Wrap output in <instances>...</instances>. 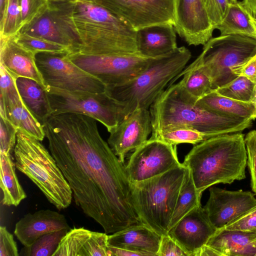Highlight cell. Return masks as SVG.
Instances as JSON below:
<instances>
[{
    "label": "cell",
    "instance_id": "50",
    "mask_svg": "<svg viewBox=\"0 0 256 256\" xmlns=\"http://www.w3.org/2000/svg\"><path fill=\"white\" fill-rule=\"evenodd\" d=\"M48 0L50 2H56L64 1V0Z\"/></svg>",
    "mask_w": 256,
    "mask_h": 256
},
{
    "label": "cell",
    "instance_id": "37",
    "mask_svg": "<svg viewBox=\"0 0 256 256\" xmlns=\"http://www.w3.org/2000/svg\"><path fill=\"white\" fill-rule=\"evenodd\" d=\"M0 115L6 118V107L18 104L22 100L18 90L16 80L0 64Z\"/></svg>",
    "mask_w": 256,
    "mask_h": 256
},
{
    "label": "cell",
    "instance_id": "39",
    "mask_svg": "<svg viewBox=\"0 0 256 256\" xmlns=\"http://www.w3.org/2000/svg\"><path fill=\"white\" fill-rule=\"evenodd\" d=\"M18 130L8 120L0 117V152L10 154L14 151Z\"/></svg>",
    "mask_w": 256,
    "mask_h": 256
},
{
    "label": "cell",
    "instance_id": "9",
    "mask_svg": "<svg viewBox=\"0 0 256 256\" xmlns=\"http://www.w3.org/2000/svg\"><path fill=\"white\" fill-rule=\"evenodd\" d=\"M52 114L85 115L102 124L110 133L122 121V107L106 92L72 91L46 86Z\"/></svg>",
    "mask_w": 256,
    "mask_h": 256
},
{
    "label": "cell",
    "instance_id": "27",
    "mask_svg": "<svg viewBox=\"0 0 256 256\" xmlns=\"http://www.w3.org/2000/svg\"><path fill=\"white\" fill-rule=\"evenodd\" d=\"M16 83L27 108L42 124L52 114L45 88L36 81L26 78H18Z\"/></svg>",
    "mask_w": 256,
    "mask_h": 256
},
{
    "label": "cell",
    "instance_id": "5",
    "mask_svg": "<svg viewBox=\"0 0 256 256\" xmlns=\"http://www.w3.org/2000/svg\"><path fill=\"white\" fill-rule=\"evenodd\" d=\"M185 46L154 58L135 77L121 84L106 86V94L122 107V120L138 108L149 109L170 82L180 74L190 59Z\"/></svg>",
    "mask_w": 256,
    "mask_h": 256
},
{
    "label": "cell",
    "instance_id": "30",
    "mask_svg": "<svg viewBox=\"0 0 256 256\" xmlns=\"http://www.w3.org/2000/svg\"><path fill=\"white\" fill-rule=\"evenodd\" d=\"M6 118L20 130L42 142L46 137L43 124L22 102L6 107Z\"/></svg>",
    "mask_w": 256,
    "mask_h": 256
},
{
    "label": "cell",
    "instance_id": "51",
    "mask_svg": "<svg viewBox=\"0 0 256 256\" xmlns=\"http://www.w3.org/2000/svg\"><path fill=\"white\" fill-rule=\"evenodd\" d=\"M229 3H233L236 2L238 0H228Z\"/></svg>",
    "mask_w": 256,
    "mask_h": 256
},
{
    "label": "cell",
    "instance_id": "22",
    "mask_svg": "<svg viewBox=\"0 0 256 256\" xmlns=\"http://www.w3.org/2000/svg\"><path fill=\"white\" fill-rule=\"evenodd\" d=\"M161 236L142 224L131 225L108 236V246L138 253L157 256Z\"/></svg>",
    "mask_w": 256,
    "mask_h": 256
},
{
    "label": "cell",
    "instance_id": "26",
    "mask_svg": "<svg viewBox=\"0 0 256 256\" xmlns=\"http://www.w3.org/2000/svg\"><path fill=\"white\" fill-rule=\"evenodd\" d=\"M220 35L238 34L256 38V20L242 2L229 3L222 22L216 27Z\"/></svg>",
    "mask_w": 256,
    "mask_h": 256
},
{
    "label": "cell",
    "instance_id": "11",
    "mask_svg": "<svg viewBox=\"0 0 256 256\" xmlns=\"http://www.w3.org/2000/svg\"><path fill=\"white\" fill-rule=\"evenodd\" d=\"M66 54L42 52L36 55L46 86L96 94L106 92L105 84L72 62Z\"/></svg>",
    "mask_w": 256,
    "mask_h": 256
},
{
    "label": "cell",
    "instance_id": "34",
    "mask_svg": "<svg viewBox=\"0 0 256 256\" xmlns=\"http://www.w3.org/2000/svg\"><path fill=\"white\" fill-rule=\"evenodd\" d=\"M62 229L47 233L30 246H24L19 254L22 256H52L62 238L69 230Z\"/></svg>",
    "mask_w": 256,
    "mask_h": 256
},
{
    "label": "cell",
    "instance_id": "7",
    "mask_svg": "<svg viewBox=\"0 0 256 256\" xmlns=\"http://www.w3.org/2000/svg\"><path fill=\"white\" fill-rule=\"evenodd\" d=\"M182 164L156 176L131 183V200L140 223L160 236L168 234L184 181Z\"/></svg>",
    "mask_w": 256,
    "mask_h": 256
},
{
    "label": "cell",
    "instance_id": "35",
    "mask_svg": "<svg viewBox=\"0 0 256 256\" xmlns=\"http://www.w3.org/2000/svg\"><path fill=\"white\" fill-rule=\"evenodd\" d=\"M22 27L20 0H8L4 14L0 18V38L16 36Z\"/></svg>",
    "mask_w": 256,
    "mask_h": 256
},
{
    "label": "cell",
    "instance_id": "10",
    "mask_svg": "<svg viewBox=\"0 0 256 256\" xmlns=\"http://www.w3.org/2000/svg\"><path fill=\"white\" fill-rule=\"evenodd\" d=\"M66 56L106 86L121 84L135 77L147 68L154 58L140 54H99L78 52H71Z\"/></svg>",
    "mask_w": 256,
    "mask_h": 256
},
{
    "label": "cell",
    "instance_id": "29",
    "mask_svg": "<svg viewBox=\"0 0 256 256\" xmlns=\"http://www.w3.org/2000/svg\"><path fill=\"white\" fill-rule=\"evenodd\" d=\"M182 76V78L179 82L190 94L198 100L213 90L211 80L204 70L200 54L188 66L173 79L168 86L174 84L178 78Z\"/></svg>",
    "mask_w": 256,
    "mask_h": 256
},
{
    "label": "cell",
    "instance_id": "18",
    "mask_svg": "<svg viewBox=\"0 0 256 256\" xmlns=\"http://www.w3.org/2000/svg\"><path fill=\"white\" fill-rule=\"evenodd\" d=\"M152 132L150 110L138 108L124 118L110 132L108 143L124 164L126 154L144 144Z\"/></svg>",
    "mask_w": 256,
    "mask_h": 256
},
{
    "label": "cell",
    "instance_id": "38",
    "mask_svg": "<svg viewBox=\"0 0 256 256\" xmlns=\"http://www.w3.org/2000/svg\"><path fill=\"white\" fill-rule=\"evenodd\" d=\"M49 2L48 0H20L22 27L40 16L48 8Z\"/></svg>",
    "mask_w": 256,
    "mask_h": 256
},
{
    "label": "cell",
    "instance_id": "14",
    "mask_svg": "<svg viewBox=\"0 0 256 256\" xmlns=\"http://www.w3.org/2000/svg\"><path fill=\"white\" fill-rule=\"evenodd\" d=\"M181 164L176 146L150 138L134 150L126 170L130 182L136 183L161 174Z\"/></svg>",
    "mask_w": 256,
    "mask_h": 256
},
{
    "label": "cell",
    "instance_id": "17",
    "mask_svg": "<svg viewBox=\"0 0 256 256\" xmlns=\"http://www.w3.org/2000/svg\"><path fill=\"white\" fill-rule=\"evenodd\" d=\"M218 230L200 206L182 217L168 234L188 256H198L201 248Z\"/></svg>",
    "mask_w": 256,
    "mask_h": 256
},
{
    "label": "cell",
    "instance_id": "3",
    "mask_svg": "<svg viewBox=\"0 0 256 256\" xmlns=\"http://www.w3.org/2000/svg\"><path fill=\"white\" fill-rule=\"evenodd\" d=\"M182 164L190 170L201 194L212 185L244 179L247 164L244 136L240 132L208 138L194 145Z\"/></svg>",
    "mask_w": 256,
    "mask_h": 256
},
{
    "label": "cell",
    "instance_id": "31",
    "mask_svg": "<svg viewBox=\"0 0 256 256\" xmlns=\"http://www.w3.org/2000/svg\"><path fill=\"white\" fill-rule=\"evenodd\" d=\"M186 168L184 178L170 224L168 230L190 210L201 206L202 194L198 192L196 188L190 170L188 168Z\"/></svg>",
    "mask_w": 256,
    "mask_h": 256
},
{
    "label": "cell",
    "instance_id": "36",
    "mask_svg": "<svg viewBox=\"0 0 256 256\" xmlns=\"http://www.w3.org/2000/svg\"><path fill=\"white\" fill-rule=\"evenodd\" d=\"M16 41L26 50L37 54L42 52L68 54L67 47L46 39L18 32L14 36Z\"/></svg>",
    "mask_w": 256,
    "mask_h": 256
},
{
    "label": "cell",
    "instance_id": "2",
    "mask_svg": "<svg viewBox=\"0 0 256 256\" xmlns=\"http://www.w3.org/2000/svg\"><path fill=\"white\" fill-rule=\"evenodd\" d=\"M180 82L169 85L150 107L152 134L171 128L196 129L209 138L250 128L252 120L237 118L209 111L198 103Z\"/></svg>",
    "mask_w": 256,
    "mask_h": 256
},
{
    "label": "cell",
    "instance_id": "13",
    "mask_svg": "<svg viewBox=\"0 0 256 256\" xmlns=\"http://www.w3.org/2000/svg\"><path fill=\"white\" fill-rule=\"evenodd\" d=\"M108 10L136 30L154 25L174 26V0H86Z\"/></svg>",
    "mask_w": 256,
    "mask_h": 256
},
{
    "label": "cell",
    "instance_id": "47",
    "mask_svg": "<svg viewBox=\"0 0 256 256\" xmlns=\"http://www.w3.org/2000/svg\"><path fill=\"white\" fill-rule=\"evenodd\" d=\"M198 256H222V254L212 248L206 244L199 252Z\"/></svg>",
    "mask_w": 256,
    "mask_h": 256
},
{
    "label": "cell",
    "instance_id": "1",
    "mask_svg": "<svg viewBox=\"0 0 256 256\" xmlns=\"http://www.w3.org/2000/svg\"><path fill=\"white\" fill-rule=\"evenodd\" d=\"M96 121L67 113L52 114L42 124L49 150L76 204L106 234L114 233L141 223L126 166L100 136Z\"/></svg>",
    "mask_w": 256,
    "mask_h": 256
},
{
    "label": "cell",
    "instance_id": "54",
    "mask_svg": "<svg viewBox=\"0 0 256 256\" xmlns=\"http://www.w3.org/2000/svg\"></svg>",
    "mask_w": 256,
    "mask_h": 256
},
{
    "label": "cell",
    "instance_id": "41",
    "mask_svg": "<svg viewBox=\"0 0 256 256\" xmlns=\"http://www.w3.org/2000/svg\"><path fill=\"white\" fill-rule=\"evenodd\" d=\"M210 22L215 30L222 22L229 2L228 0H202Z\"/></svg>",
    "mask_w": 256,
    "mask_h": 256
},
{
    "label": "cell",
    "instance_id": "8",
    "mask_svg": "<svg viewBox=\"0 0 256 256\" xmlns=\"http://www.w3.org/2000/svg\"><path fill=\"white\" fill-rule=\"evenodd\" d=\"M200 55L215 90L236 78L242 68L256 57V38L238 34L212 38Z\"/></svg>",
    "mask_w": 256,
    "mask_h": 256
},
{
    "label": "cell",
    "instance_id": "43",
    "mask_svg": "<svg viewBox=\"0 0 256 256\" xmlns=\"http://www.w3.org/2000/svg\"><path fill=\"white\" fill-rule=\"evenodd\" d=\"M157 256H188V254L169 236H161Z\"/></svg>",
    "mask_w": 256,
    "mask_h": 256
},
{
    "label": "cell",
    "instance_id": "24",
    "mask_svg": "<svg viewBox=\"0 0 256 256\" xmlns=\"http://www.w3.org/2000/svg\"><path fill=\"white\" fill-rule=\"evenodd\" d=\"M206 244L217 250L222 256H254L256 234L224 228L218 230Z\"/></svg>",
    "mask_w": 256,
    "mask_h": 256
},
{
    "label": "cell",
    "instance_id": "40",
    "mask_svg": "<svg viewBox=\"0 0 256 256\" xmlns=\"http://www.w3.org/2000/svg\"><path fill=\"white\" fill-rule=\"evenodd\" d=\"M247 152V164L251 178V186L256 194V130L248 133L244 138Z\"/></svg>",
    "mask_w": 256,
    "mask_h": 256
},
{
    "label": "cell",
    "instance_id": "45",
    "mask_svg": "<svg viewBox=\"0 0 256 256\" xmlns=\"http://www.w3.org/2000/svg\"><path fill=\"white\" fill-rule=\"evenodd\" d=\"M240 76L256 82V57L242 68L238 74Z\"/></svg>",
    "mask_w": 256,
    "mask_h": 256
},
{
    "label": "cell",
    "instance_id": "44",
    "mask_svg": "<svg viewBox=\"0 0 256 256\" xmlns=\"http://www.w3.org/2000/svg\"><path fill=\"white\" fill-rule=\"evenodd\" d=\"M0 256H19L13 235L2 226L0 227Z\"/></svg>",
    "mask_w": 256,
    "mask_h": 256
},
{
    "label": "cell",
    "instance_id": "53",
    "mask_svg": "<svg viewBox=\"0 0 256 256\" xmlns=\"http://www.w3.org/2000/svg\"><path fill=\"white\" fill-rule=\"evenodd\" d=\"M255 18H256V17Z\"/></svg>",
    "mask_w": 256,
    "mask_h": 256
},
{
    "label": "cell",
    "instance_id": "6",
    "mask_svg": "<svg viewBox=\"0 0 256 256\" xmlns=\"http://www.w3.org/2000/svg\"><path fill=\"white\" fill-rule=\"evenodd\" d=\"M16 168L40 188L58 210L68 207L72 192L50 151L40 141L18 130L14 150Z\"/></svg>",
    "mask_w": 256,
    "mask_h": 256
},
{
    "label": "cell",
    "instance_id": "19",
    "mask_svg": "<svg viewBox=\"0 0 256 256\" xmlns=\"http://www.w3.org/2000/svg\"><path fill=\"white\" fill-rule=\"evenodd\" d=\"M0 40V64L8 72L15 80L20 77L31 78L46 88L36 64V54L19 44L14 36Z\"/></svg>",
    "mask_w": 256,
    "mask_h": 256
},
{
    "label": "cell",
    "instance_id": "33",
    "mask_svg": "<svg viewBox=\"0 0 256 256\" xmlns=\"http://www.w3.org/2000/svg\"><path fill=\"white\" fill-rule=\"evenodd\" d=\"M218 94L244 102L256 100V82L244 76H238L230 83L214 90Z\"/></svg>",
    "mask_w": 256,
    "mask_h": 256
},
{
    "label": "cell",
    "instance_id": "23",
    "mask_svg": "<svg viewBox=\"0 0 256 256\" xmlns=\"http://www.w3.org/2000/svg\"><path fill=\"white\" fill-rule=\"evenodd\" d=\"M138 53L148 58H156L170 53L178 46L174 25L161 24L136 30Z\"/></svg>",
    "mask_w": 256,
    "mask_h": 256
},
{
    "label": "cell",
    "instance_id": "20",
    "mask_svg": "<svg viewBox=\"0 0 256 256\" xmlns=\"http://www.w3.org/2000/svg\"><path fill=\"white\" fill-rule=\"evenodd\" d=\"M62 229H70L64 214L41 210L22 218L16 224L14 234L22 244L27 246L44 234Z\"/></svg>",
    "mask_w": 256,
    "mask_h": 256
},
{
    "label": "cell",
    "instance_id": "48",
    "mask_svg": "<svg viewBox=\"0 0 256 256\" xmlns=\"http://www.w3.org/2000/svg\"><path fill=\"white\" fill-rule=\"evenodd\" d=\"M246 8L256 17V0H242V2Z\"/></svg>",
    "mask_w": 256,
    "mask_h": 256
},
{
    "label": "cell",
    "instance_id": "42",
    "mask_svg": "<svg viewBox=\"0 0 256 256\" xmlns=\"http://www.w3.org/2000/svg\"><path fill=\"white\" fill-rule=\"evenodd\" d=\"M224 228L226 230H240L256 234V206Z\"/></svg>",
    "mask_w": 256,
    "mask_h": 256
},
{
    "label": "cell",
    "instance_id": "12",
    "mask_svg": "<svg viewBox=\"0 0 256 256\" xmlns=\"http://www.w3.org/2000/svg\"><path fill=\"white\" fill-rule=\"evenodd\" d=\"M19 32L40 38L77 50L80 40L72 18L71 0L50 2L45 12Z\"/></svg>",
    "mask_w": 256,
    "mask_h": 256
},
{
    "label": "cell",
    "instance_id": "49",
    "mask_svg": "<svg viewBox=\"0 0 256 256\" xmlns=\"http://www.w3.org/2000/svg\"><path fill=\"white\" fill-rule=\"evenodd\" d=\"M8 0H0V18H1L5 12Z\"/></svg>",
    "mask_w": 256,
    "mask_h": 256
},
{
    "label": "cell",
    "instance_id": "25",
    "mask_svg": "<svg viewBox=\"0 0 256 256\" xmlns=\"http://www.w3.org/2000/svg\"><path fill=\"white\" fill-rule=\"evenodd\" d=\"M197 103L213 112L237 118L254 120L256 118V104L235 100L218 94L214 90L198 99Z\"/></svg>",
    "mask_w": 256,
    "mask_h": 256
},
{
    "label": "cell",
    "instance_id": "52",
    "mask_svg": "<svg viewBox=\"0 0 256 256\" xmlns=\"http://www.w3.org/2000/svg\"><path fill=\"white\" fill-rule=\"evenodd\" d=\"M256 256V254H255V256Z\"/></svg>",
    "mask_w": 256,
    "mask_h": 256
},
{
    "label": "cell",
    "instance_id": "46",
    "mask_svg": "<svg viewBox=\"0 0 256 256\" xmlns=\"http://www.w3.org/2000/svg\"><path fill=\"white\" fill-rule=\"evenodd\" d=\"M107 253L108 256H140L138 253L136 252L108 246Z\"/></svg>",
    "mask_w": 256,
    "mask_h": 256
},
{
    "label": "cell",
    "instance_id": "4",
    "mask_svg": "<svg viewBox=\"0 0 256 256\" xmlns=\"http://www.w3.org/2000/svg\"><path fill=\"white\" fill-rule=\"evenodd\" d=\"M72 18L81 44L73 52L99 54H139L136 30L104 7L86 0H71Z\"/></svg>",
    "mask_w": 256,
    "mask_h": 256
},
{
    "label": "cell",
    "instance_id": "32",
    "mask_svg": "<svg viewBox=\"0 0 256 256\" xmlns=\"http://www.w3.org/2000/svg\"><path fill=\"white\" fill-rule=\"evenodd\" d=\"M150 138L177 146L182 143L196 145L210 138L205 134L196 129L178 126L169 128L152 134Z\"/></svg>",
    "mask_w": 256,
    "mask_h": 256
},
{
    "label": "cell",
    "instance_id": "16",
    "mask_svg": "<svg viewBox=\"0 0 256 256\" xmlns=\"http://www.w3.org/2000/svg\"><path fill=\"white\" fill-rule=\"evenodd\" d=\"M174 28L189 46L204 45L214 30L202 0H174Z\"/></svg>",
    "mask_w": 256,
    "mask_h": 256
},
{
    "label": "cell",
    "instance_id": "21",
    "mask_svg": "<svg viewBox=\"0 0 256 256\" xmlns=\"http://www.w3.org/2000/svg\"><path fill=\"white\" fill-rule=\"evenodd\" d=\"M108 235L84 228H70L52 256H108Z\"/></svg>",
    "mask_w": 256,
    "mask_h": 256
},
{
    "label": "cell",
    "instance_id": "28",
    "mask_svg": "<svg viewBox=\"0 0 256 256\" xmlns=\"http://www.w3.org/2000/svg\"><path fill=\"white\" fill-rule=\"evenodd\" d=\"M10 154L0 152V186L2 192V202L8 206H18L26 198L19 182Z\"/></svg>",
    "mask_w": 256,
    "mask_h": 256
},
{
    "label": "cell",
    "instance_id": "15",
    "mask_svg": "<svg viewBox=\"0 0 256 256\" xmlns=\"http://www.w3.org/2000/svg\"><path fill=\"white\" fill-rule=\"evenodd\" d=\"M203 207L211 223L218 229L224 228L256 206V198L250 191H230L211 188Z\"/></svg>",
    "mask_w": 256,
    "mask_h": 256
}]
</instances>
